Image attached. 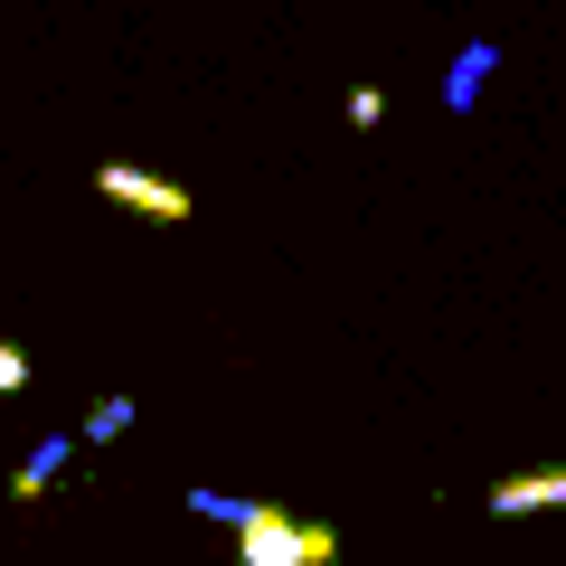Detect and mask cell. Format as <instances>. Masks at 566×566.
I'll use <instances>...</instances> for the list:
<instances>
[{"label":"cell","mask_w":566,"mask_h":566,"mask_svg":"<svg viewBox=\"0 0 566 566\" xmlns=\"http://www.w3.org/2000/svg\"><path fill=\"white\" fill-rule=\"evenodd\" d=\"M123 424H133V397H104V406H95V416H85V424H76V444H114Z\"/></svg>","instance_id":"cell-6"},{"label":"cell","mask_w":566,"mask_h":566,"mask_svg":"<svg viewBox=\"0 0 566 566\" xmlns=\"http://www.w3.org/2000/svg\"><path fill=\"white\" fill-rule=\"evenodd\" d=\"M20 387H29V349L0 340V397H20Z\"/></svg>","instance_id":"cell-8"},{"label":"cell","mask_w":566,"mask_h":566,"mask_svg":"<svg viewBox=\"0 0 566 566\" xmlns=\"http://www.w3.org/2000/svg\"><path fill=\"white\" fill-rule=\"evenodd\" d=\"M349 123H359V133H378V123H387V95H378V85H349Z\"/></svg>","instance_id":"cell-7"},{"label":"cell","mask_w":566,"mask_h":566,"mask_svg":"<svg viewBox=\"0 0 566 566\" xmlns=\"http://www.w3.org/2000/svg\"><path fill=\"white\" fill-rule=\"evenodd\" d=\"M66 453H76V434H48V444L29 453L20 472H10V501H39V491H48V482H57V472H66Z\"/></svg>","instance_id":"cell-5"},{"label":"cell","mask_w":566,"mask_h":566,"mask_svg":"<svg viewBox=\"0 0 566 566\" xmlns=\"http://www.w3.org/2000/svg\"><path fill=\"white\" fill-rule=\"evenodd\" d=\"M528 510H566V463L501 472V482H491V520H528Z\"/></svg>","instance_id":"cell-3"},{"label":"cell","mask_w":566,"mask_h":566,"mask_svg":"<svg viewBox=\"0 0 566 566\" xmlns=\"http://www.w3.org/2000/svg\"><path fill=\"white\" fill-rule=\"evenodd\" d=\"M491 76H501V48H491V39H472L463 57L444 66V104H453V114H472V95H482Z\"/></svg>","instance_id":"cell-4"},{"label":"cell","mask_w":566,"mask_h":566,"mask_svg":"<svg viewBox=\"0 0 566 566\" xmlns=\"http://www.w3.org/2000/svg\"><path fill=\"white\" fill-rule=\"evenodd\" d=\"M237 566H340V528L293 520L274 501H245L237 510Z\"/></svg>","instance_id":"cell-1"},{"label":"cell","mask_w":566,"mask_h":566,"mask_svg":"<svg viewBox=\"0 0 566 566\" xmlns=\"http://www.w3.org/2000/svg\"><path fill=\"white\" fill-rule=\"evenodd\" d=\"M95 189L114 208H133V218H161V227H180L189 218V189L180 180H161V170H142V161H104L95 170Z\"/></svg>","instance_id":"cell-2"}]
</instances>
